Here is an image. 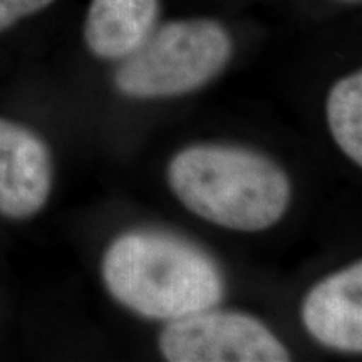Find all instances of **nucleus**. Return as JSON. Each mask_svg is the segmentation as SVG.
<instances>
[{
  "instance_id": "f257e3e1",
  "label": "nucleus",
  "mask_w": 362,
  "mask_h": 362,
  "mask_svg": "<svg viewBox=\"0 0 362 362\" xmlns=\"http://www.w3.org/2000/svg\"><path fill=\"white\" fill-rule=\"evenodd\" d=\"M103 277L121 304L149 319L175 320L214 309L223 280L214 260L183 240L134 232L106 252Z\"/></svg>"
},
{
  "instance_id": "f03ea898",
  "label": "nucleus",
  "mask_w": 362,
  "mask_h": 362,
  "mask_svg": "<svg viewBox=\"0 0 362 362\" xmlns=\"http://www.w3.org/2000/svg\"><path fill=\"white\" fill-rule=\"evenodd\" d=\"M170 187L203 220L238 232H260L282 218L291 183L277 165L252 151L194 146L168 168Z\"/></svg>"
},
{
  "instance_id": "7ed1b4c3",
  "label": "nucleus",
  "mask_w": 362,
  "mask_h": 362,
  "mask_svg": "<svg viewBox=\"0 0 362 362\" xmlns=\"http://www.w3.org/2000/svg\"><path fill=\"white\" fill-rule=\"evenodd\" d=\"M230 56L232 39L218 22H170L123 59L116 86L133 98L178 96L215 78Z\"/></svg>"
},
{
  "instance_id": "20e7f679",
  "label": "nucleus",
  "mask_w": 362,
  "mask_h": 362,
  "mask_svg": "<svg viewBox=\"0 0 362 362\" xmlns=\"http://www.w3.org/2000/svg\"><path fill=\"white\" fill-rule=\"evenodd\" d=\"M171 362H285L288 352L264 324L237 312L200 310L171 320L160 337Z\"/></svg>"
},
{
  "instance_id": "39448f33",
  "label": "nucleus",
  "mask_w": 362,
  "mask_h": 362,
  "mask_svg": "<svg viewBox=\"0 0 362 362\" xmlns=\"http://www.w3.org/2000/svg\"><path fill=\"white\" fill-rule=\"evenodd\" d=\"M52 170L49 149L33 131L0 119V214L27 218L47 202Z\"/></svg>"
},
{
  "instance_id": "423d86ee",
  "label": "nucleus",
  "mask_w": 362,
  "mask_h": 362,
  "mask_svg": "<svg viewBox=\"0 0 362 362\" xmlns=\"http://www.w3.org/2000/svg\"><path fill=\"white\" fill-rule=\"evenodd\" d=\"M302 320L317 341L346 352L362 351V264L317 284L302 305Z\"/></svg>"
},
{
  "instance_id": "0eeeda50",
  "label": "nucleus",
  "mask_w": 362,
  "mask_h": 362,
  "mask_svg": "<svg viewBox=\"0 0 362 362\" xmlns=\"http://www.w3.org/2000/svg\"><path fill=\"white\" fill-rule=\"evenodd\" d=\"M158 0H93L84 24L89 51L101 59H124L155 29Z\"/></svg>"
},
{
  "instance_id": "6e6552de",
  "label": "nucleus",
  "mask_w": 362,
  "mask_h": 362,
  "mask_svg": "<svg viewBox=\"0 0 362 362\" xmlns=\"http://www.w3.org/2000/svg\"><path fill=\"white\" fill-rule=\"evenodd\" d=\"M327 121L339 148L356 165H362V76L339 81L327 98Z\"/></svg>"
},
{
  "instance_id": "1a4fd4ad",
  "label": "nucleus",
  "mask_w": 362,
  "mask_h": 362,
  "mask_svg": "<svg viewBox=\"0 0 362 362\" xmlns=\"http://www.w3.org/2000/svg\"><path fill=\"white\" fill-rule=\"evenodd\" d=\"M54 0H0V33L17 21L51 6Z\"/></svg>"
},
{
  "instance_id": "9d476101",
  "label": "nucleus",
  "mask_w": 362,
  "mask_h": 362,
  "mask_svg": "<svg viewBox=\"0 0 362 362\" xmlns=\"http://www.w3.org/2000/svg\"><path fill=\"white\" fill-rule=\"evenodd\" d=\"M346 2H359V0H346Z\"/></svg>"
}]
</instances>
